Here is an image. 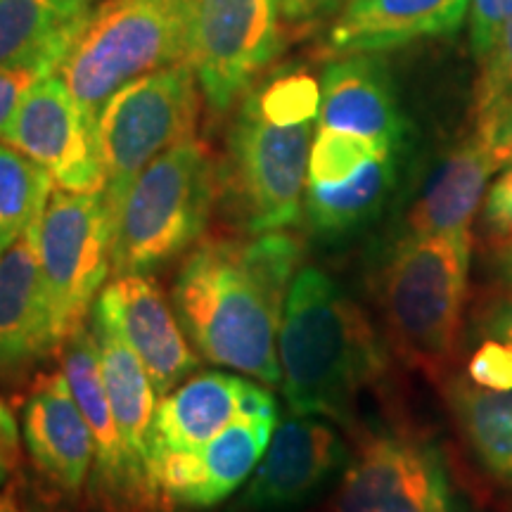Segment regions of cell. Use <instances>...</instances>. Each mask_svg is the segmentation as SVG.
Listing matches in <instances>:
<instances>
[{
    "label": "cell",
    "instance_id": "9a60e30c",
    "mask_svg": "<svg viewBox=\"0 0 512 512\" xmlns=\"http://www.w3.org/2000/svg\"><path fill=\"white\" fill-rule=\"evenodd\" d=\"M347 460V444L328 422L292 415L275 430L266 453L252 472L242 508L280 512L316 496Z\"/></svg>",
    "mask_w": 512,
    "mask_h": 512
},
{
    "label": "cell",
    "instance_id": "4316f807",
    "mask_svg": "<svg viewBox=\"0 0 512 512\" xmlns=\"http://www.w3.org/2000/svg\"><path fill=\"white\" fill-rule=\"evenodd\" d=\"M479 62L482 74L475 86L472 114L475 136L482 143H489L512 117V19L505 24L494 46L479 57Z\"/></svg>",
    "mask_w": 512,
    "mask_h": 512
},
{
    "label": "cell",
    "instance_id": "f35d334b",
    "mask_svg": "<svg viewBox=\"0 0 512 512\" xmlns=\"http://www.w3.org/2000/svg\"><path fill=\"white\" fill-rule=\"evenodd\" d=\"M10 458L12 453L5 448L3 444H0V486H3L5 479H8V467H10Z\"/></svg>",
    "mask_w": 512,
    "mask_h": 512
},
{
    "label": "cell",
    "instance_id": "8992f818",
    "mask_svg": "<svg viewBox=\"0 0 512 512\" xmlns=\"http://www.w3.org/2000/svg\"><path fill=\"white\" fill-rule=\"evenodd\" d=\"M197 76L188 60L128 83L107 102L95 128L102 166V197L117 230L126 192L145 166L192 138L200 117Z\"/></svg>",
    "mask_w": 512,
    "mask_h": 512
},
{
    "label": "cell",
    "instance_id": "ffe728a7",
    "mask_svg": "<svg viewBox=\"0 0 512 512\" xmlns=\"http://www.w3.org/2000/svg\"><path fill=\"white\" fill-rule=\"evenodd\" d=\"M470 0H347L330 29L337 53H377L425 36L451 34Z\"/></svg>",
    "mask_w": 512,
    "mask_h": 512
},
{
    "label": "cell",
    "instance_id": "8d00e7d4",
    "mask_svg": "<svg viewBox=\"0 0 512 512\" xmlns=\"http://www.w3.org/2000/svg\"><path fill=\"white\" fill-rule=\"evenodd\" d=\"M486 147H489L491 152L498 157V162H501L503 166L512 162V117L505 121L501 131L496 133L494 138L489 140V143H484Z\"/></svg>",
    "mask_w": 512,
    "mask_h": 512
},
{
    "label": "cell",
    "instance_id": "cb8c5ba5",
    "mask_svg": "<svg viewBox=\"0 0 512 512\" xmlns=\"http://www.w3.org/2000/svg\"><path fill=\"white\" fill-rule=\"evenodd\" d=\"M93 337L98 344L102 382L121 437L147 465V432L157 408L155 384L133 349L100 318H93Z\"/></svg>",
    "mask_w": 512,
    "mask_h": 512
},
{
    "label": "cell",
    "instance_id": "52a82bcc",
    "mask_svg": "<svg viewBox=\"0 0 512 512\" xmlns=\"http://www.w3.org/2000/svg\"><path fill=\"white\" fill-rule=\"evenodd\" d=\"M313 121L275 124L245 95L228 133L226 188L249 235L297 223L309 181Z\"/></svg>",
    "mask_w": 512,
    "mask_h": 512
},
{
    "label": "cell",
    "instance_id": "ba28073f",
    "mask_svg": "<svg viewBox=\"0 0 512 512\" xmlns=\"http://www.w3.org/2000/svg\"><path fill=\"white\" fill-rule=\"evenodd\" d=\"M114 226L102 192L55 190L38 223V252L57 337L86 325L98 292L112 273Z\"/></svg>",
    "mask_w": 512,
    "mask_h": 512
},
{
    "label": "cell",
    "instance_id": "7a4b0ae2",
    "mask_svg": "<svg viewBox=\"0 0 512 512\" xmlns=\"http://www.w3.org/2000/svg\"><path fill=\"white\" fill-rule=\"evenodd\" d=\"M280 387L294 415L351 425L363 392L387 373V351L366 311L316 266L299 268L278 332Z\"/></svg>",
    "mask_w": 512,
    "mask_h": 512
},
{
    "label": "cell",
    "instance_id": "30bf717a",
    "mask_svg": "<svg viewBox=\"0 0 512 512\" xmlns=\"http://www.w3.org/2000/svg\"><path fill=\"white\" fill-rule=\"evenodd\" d=\"M328 512H458L437 451L403 432L361 439Z\"/></svg>",
    "mask_w": 512,
    "mask_h": 512
},
{
    "label": "cell",
    "instance_id": "f1b7e54d",
    "mask_svg": "<svg viewBox=\"0 0 512 512\" xmlns=\"http://www.w3.org/2000/svg\"><path fill=\"white\" fill-rule=\"evenodd\" d=\"M247 95L275 124H306L316 121L320 112V86L306 72L278 74L259 88H249Z\"/></svg>",
    "mask_w": 512,
    "mask_h": 512
},
{
    "label": "cell",
    "instance_id": "ab89813d",
    "mask_svg": "<svg viewBox=\"0 0 512 512\" xmlns=\"http://www.w3.org/2000/svg\"><path fill=\"white\" fill-rule=\"evenodd\" d=\"M0 512H17V510L12 508V505H8V503H3V501H0Z\"/></svg>",
    "mask_w": 512,
    "mask_h": 512
},
{
    "label": "cell",
    "instance_id": "6da1fadb",
    "mask_svg": "<svg viewBox=\"0 0 512 512\" xmlns=\"http://www.w3.org/2000/svg\"><path fill=\"white\" fill-rule=\"evenodd\" d=\"M302 261V242L285 230L252 240H209L185 256L174 309L197 354L214 366L280 384V320Z\"/></svg>",
    "mask_w": 512,
    "mask_h": 512
},
{
    "label": "cell",
    "instance_id": "277c9868",
    "mask_svg": "<svg viewBox=\"0 0 512 512\" xmlns=\"http://www.w3.org/2000/svg\"><path fill=\"white\" fill-rule=\"evenodd\" d=\"M185 60V0H107L57 69L95 131L128 83Z\"/></svg>",
    "mask_w": 512,
    "mask_h": 512
},
{
    "label": "cell",
    "instance_id": "d6986e66",
    "mask_svg": "<svg viewBox=\"0 0 512 512\" xmlns=\"http://www.w3.org/2000/svg\"><path fill=\"white\" fill-rule=\"evenodd\" d=\"M318 126L358 133L389 147L399 145L406 121L384 64L363 55L332 62L320 81Z\"/></svg>",
    "mask_w": 512,
    "mask_h": 512
},
{
    "label": "cell",
    "instance_id": "74e56055",
    "mask_svg": "<svg viewBox=\"0 0 512 512\" xmlns=\"http://www.w3.org/2000/svg\"><path fill=\"white\" fill-rule=\"evenodd\" d=\"M0 444L8 448L10 453H15L17 425H15V418H12V413L8 411V406L3 403V399H0Z\"/></svg>",
    "mask_w": 512,
    "mask_h": 512
},
{
    "label": "cell",
    "instance_id": "603a6c76",
    "mask_svg": "<svg viewBox=\"0 0 512 512\" xmlns=\"http://www.w3.org/2000/svg\"><path fill=\"white\" fill-rule=\"evenodd\" d=\"M441 387L475 465L512 498V392H491L467 377H448Z\"/></svg>",
    "mask_w": 512,
    "mask_h": 512
},
{
    "label": "cell",
    "instance_id": "d590c367",
    "mask_svg": "<svg viewBox=\"0 0 512 512\" xmlns=\"http://www.w3.org/2000/svg\"><path fill=\"white\" fill-rule=\"evenodd\" d=\"M491 273L501 290H512V240L491 245Z\"/></svg>",
    "mask_w": 512,
    "mask_h": 512
},
{
    "label": "cell",
    "instance_id": "f546056e",
    "mask_svg": "<svg viewBox=\"0 0 512 512\" xmlns=\"http://www.w3.org/2000/svg\"><path fill=\"white\" fill-rule=\"evenodd\" d=\"M465 377L491 392H512V344L486 339L467 361Z\"/></svg>",
    "mask_w": 512,
    "mask_h": 512
},
{
    "label": "cell",
    "instance_id": "e575fe53",
    "mask_svg": "<svg viewBox=\"0 0 512 512\" xmlns=\"http://www.w3.org/2000/svg\"><path fill=\"white\" fill-rule=\"evenodd\" d=\"M283 19L290 24H311L330 15L344 0H278Z\"/></svg>",
    "mask_w": 512,
    "mask_h": 512
},
{
    "label": "cell",
    "instance_id": "4dcf8cb0",
    "mask_svg": "<svg viewBox=\"0 0 512 512\" xmlns=\"http://www.w3.org/2000/svg\"><path fill=\"white\" fill-rule=\"evenodd\" d=\"M482 228L489 245L512 240V166L486 190L482 202Z\"/></svg>",
    "mask_w": 512,
    "mask_h": 512
},
{
    "label": "cell",
    "instance_id": "3957f363",
    "mask_svg": "<svg viewBox=\"0 0 512 512\" xmlns=\"http://www.w3.org/2000/svg\"><path fill=\"white\" fill-rule=\"evenodd\" d=\"M472 235H403L380 273L389 339L406 366L444 384L460 354Z\"/></svg>",
    "mask_w": 512,
    "mask_h": 512
},
{
    "label": "cell",
    "instance_id": "83f0119b",
    "mask_svg": "<svg viewBox=\"0 0 512 512\" xmlns=\"http://www.w3.org/2000/svg\"><path fill=\"white\" fill-rule=\"evenodd\" d=\"M394 147L380 140L358 136V133L337 131V128L318 126L316 138L311 143L309 155V181L320 185L344 183L347 178L363 169L373 159L389 155Z\"/></svg>",
    "mask_w": 512,
    "mask_h": 512
},
{
    "label": "cell",
    "instance_id": "1f68e13d",
    "mask_svg": "<svg viewBox=\"0 0 512 512\" xmlns=\"http://www.w3.org/2000/svg\"><path fill=\"white\" fill-rule=\"evenodd\" d=\"M46 67L38 64H22V67H0V138L8 131L12 117H15L19 102L36 81L50 76Z\"/></svg>",
    "mask_w": 512,
    "mask_h": 512
},
{
    "label": "cell",
    "instance_id": "5b68a950",
    "mask_svg": "<svg viewBox=\"0 0 512 512\" xmlns=\"http://www.w3.org/2000/svg\"><path fill=\"white\" fill-rule=\"evenodd\" d=\"M214 197V162L195 136L159 155L121 202L112 273H152L188 252L207 228Z\"/></svg>",
    "mask_w": 512,
    "mask_h": 512
},
{
    "label": "cell",
    "instance_id": "836d02e7",
    "mask_svg": "<svg viewBox=\"0 0 512 512\" xmlns=\"http://www.w3.org/2000/svg\"><path fill=\"white\" fill-rule=\"evenodd\" d=\"M477 323L484 335L494 339H501L503 335L512 332V290H501L498 287L494 297H489L479 306Z\"/></svg>",
    "mask_w": 512,
    "mask_h": 512
},
{
    "label": "cell",
    "instance_id": "d4e9b609",
    "mask_svg": "<svg viewBox=\"0 0 512 512\" xmlns=\"http://www.w3.org/2000/svg\"><path fill=\"white\" fill-rule=\"evenodd\" d=\"M392 157L394 152L373 159L344 183H306L304 211L313 233L335 238L377 216L396 178Z\"/></svg>",
    "mask_w": 512,
    "mask_h": 512
},
{
    "label": "cell",
    "instance_id": "484cf974",
    "mask_svg": "<svg viewBox=\"0 0 512 512\" xmlns=\"http://www.w3.org/2000/svg\"><path fill=\"white\" fill-rule=\"evenodd\" d=\"M53 183L48 169L0 140V252L41 219Z\"/></svg>",
    "mask_w": 512,
    "mask_h": 512
},
{
    "label": "cell",
    "instance_id": "4fadbf2b",
    "mask_svg": "<svg viewBox=\"0 0 512 512\" xmlns=\"http://www.w3.org/2000/svg\"><path fill=\"white\" fill-rule=\"evenodd\" d=\"M3 140L48 169L60 190L102 192L95 131L60 74L43 76L29 88Z\"/></svg>",
    "mask_w": 512,
    "mask_h": 512
},
{
    "label": "cell",
    "instance_id": "ac0fdd59",
    "mask_svg": "<svg viewBox=\"0 0 512 512\" xmlns=\"http://www.w3.org/2000/svg\"><path fill=\"white\" fill-rule=\"evenodd\" d=\"M22 430L38 470L62 491L76 494L95 463V439L62 370L31 392Z\"/></svg>",
    "mask_w": 512,
    "mask_h": 512
},
{
    "label": "cell",
    "instance_id": "8fae6325",
    "mask_svg": "<svg viewBox=\"0 0 512 512\" xmlns=\"http://www.w3.org/2000/svg\"><path fill=\"white\" fill-rule=\"evenodd\" d=\"M278 422L275 399L249 408L197 451L159 453L147 460L152 486L164 503L211 508L247 482L266 453Z\"/></svg>",
    "mask_w": 512,
    "mask_h": 512
},
{
    "label": "cell",
    "instance_id": "7402d4cb",
    "mask_svg": "<svg viewBox=\"0 0 512 512\" xmlns=\"http://www.w3.org/2000/svg\"><path fill=\"white\" fill-rule=\"evenodd\" d=\"M95 8V0H0V67L57 74Z\"/></svg>",
    "mask_w": 512,
    "mask_h": 512
},
{
    "label": "cell",
    "instance_id": "7c38bea8",
    "mask_svg": "<svg viewBox=\"0 0 512 512\" xmlns=\"http://www.w3.org/2000/svg\"><path fill=\"white\" fill-rule=\"evenodd\" d=\"M62 373L95 439L93 491L112 512H147L162 503L147 465L128 448L100 373L98 344L86 325L62 344Z\"/></svg>",
    "mask_w": 512,
    "mask_h": 512
},
{
    "label": "cell",
    "instance_id": "e0dca14e",
    "mask_svg": "<svg viewBox=\"0 0 512 512\" xmlns=\"http://www.w3.org/2000/svg\"><path fill=\"white\" fill-rule=\"evenodd\" d=\"M38 219L0 252V370H22L62 347L38 252Z\"/></svg>",
    "mask_w": 512,
    "mask_h": 512
},
{
    "label": "cell",
    "instance_id": "5bb4252c",
    "mask_svg": "<svg viewBox=\"0 0 512 512\" xmlns=\"http://www.w3.org/2000/svg\"><path fill=\"white\" fill-rule=\"evenodd\" d=\"M93 318L110 325L133 349L157 394H169L200 366L181 320L147 273L117 275L102 287L93 304Z\"/></svg>",
    "mask_w": 512,
    "mask_h": 512
},
{
    "label": "cell",
    "instance_id": "9c48e42d",
    "mask_svg": "<svg viewBox=\"0 0 512 512\" xmlns=\"http://www.w3.org/2000/svg\"><path fill=\"white\" fill-rule=\"evenodd\" d=\"M278 0H185V60L204 102L228 112L283 50Z\"/></svg>",
    "mask_w": 512,
    "mask_h": 512
},
{
    "label": "cell",
    "instance_id": "d6a6232c",
    "mask_svg": "<svg viewBox=\"0 0 512 512\" xmlns=\"http://www.w3.org/2000/svg\"><path fill=\"white\" fill-rule=\"evenodd\" d=\"M512 19V0H472V48L477 57L496 43L505 24Z\"/></svg>",
    "mask_w": 512,
    "mask_h": 512
},
{
    "label": "cell",
    "instance_id": "2e32d148",
    "mask_svg": "<svg viewBox=\"0 0 512 512\" xmlns=\"http://www.w3.org/2000/svg\"><path fill=\"white\" fill-rule=\"evenodd\" d=\"M259 384L228 373H202L164 394L147 432V460L159 453L197 451L249 408L271 399Z\"/></svg>",
    "mask_w": 512,
    "mask_h": 512
},
{
    "label": "cell",
    "instance_id": "44dd1931",
    "mask_svg": "<svg viewBox=\"0 0 512 512\" xmlns=\"http://www.w3.org/2000/svg\"><path fill=\"white\" fill-rule=\"evenodd\" d=\"M501 166L477 136L453 147L408 209L406 235L470 233V223L486 197V183Z\"/></svg>",
    "mask_w": 512,
    "mask_h": 512
}]
</instances>
